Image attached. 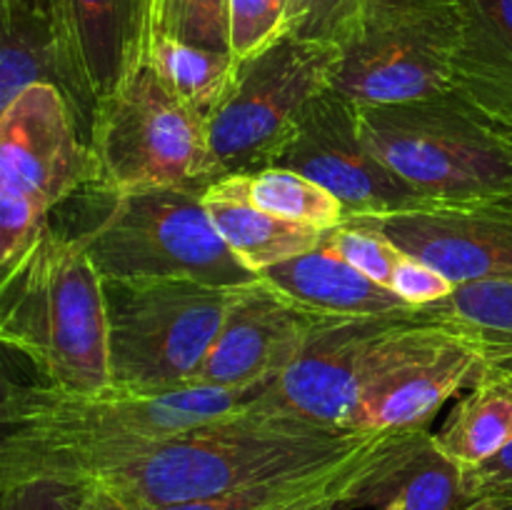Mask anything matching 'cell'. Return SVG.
I'll list each match as a JSON object with an SVG mask.
<instances>
[{"instance_id":"f546056e","label":"cell","mask_w":512,"mask_h":510,"mask_svg":"<svg viewBox=\"0 0 512 510\" xmlns=\"http://www.w3.org/2000/svg\"><path fill=\"white\" fill-rule=\"evenodd\" d=\"M288 35L285 0H230V53L238 63L255 58Z\"/></svg>"},{"instance_id":"ba28073f","label":"cell","mask_w":512,"mask_h":510,"mask_svg":"<svg viewBox=\"0 0 512 510\" xmlns=\"http://www.w3.org/2000/svg\"><path fill=\"white\" fill-rule=\"evenodd\" d=\"M88 143L95 158L88 188L208 190L220 178L208 123L165 88L148 60L100 100Z\"/></svg>"},{"instance_id":"cb8c5ba5","label":"cell","mask_w":512,"mask_h":510,"mask_svg":"<svg viewBox=\"0 0 512 510\" xmlns=\"http://www.w3.org/2000/svg\"><path fill=\"white\" fill-rule=\"evenodd\" d=\"M145 60L165 88L205 123L215 118L233 93L240 68L233 53L200 48L165 33L150 35Z\"/></svg>"},{"instance_id":"d6986e66","label":"cell","mask_w":512,"mask_h":510,"mask_svg":"<svg viewBox=\"0 0 512 510\" xmlns=\"http://www.w3.org/2000/svg\"><path fill=\"white\" fill-rule=\"evenodd\" d=\"M453 90L512 133V0H458Z\"/></svg>"},{"instance_id":"f1b7e54d","label":"cell","mask_w":512,"mask_h":510,"mask_svg":"<svg viewBox=\"0 0 512 510\" xmlns=\"http://www.w3.org/2000/svg\"><path fill=\"white\" fill-rule=\"evenodd\" d=\"M288 35L343 48L363 23V0H285Z\"/></svg>"},{"instance_id":"484cf974","label":"cell","mask_w":512,"mask_h":510,"mask_svg":"<svg viewBox=\"0 0 512 510\" xmlns=\"http://www.w3.org/2000/svg\"><path fill=\"white\" fill-rule=\"evenodd\" d=\"M423 310L473 333L488 355L512 350V280L458 285L448 298Z\"/></svg>"},{"instance_id":"30bf717a","label":"cell","mask_w":512,"mask_h":510,"mask_svg":"<svg viewBox=\"0 0 512 510\" xmlns=\"http://www.w3.org/2000/svg\"><path fill=\"white\" fill-rule=\"evenodd\" d=\"M340 45L283 35L243 60L233 93L208 123L220 178L275 165L318 95L330 90Z\"/></svg>"},{"instance_id":"9a60e30c","label":"cell","mask_w":512,"mask_h":510,"mask_svg":"<svg viewBox=\"0 0 512 510\" xmlns=\"http://www.w3.org/2000/svg\"><path fill=\"white\" fill-rule=\"evenodd\" d=\"M70 73L78 88L80 123L90 138L100 100L138 68L153 35L150 0H53Z\"/></svg>"},{"instance_id":"7a4b0ae2","label":"cell","mask_w":512,"mask_h":510,"mask_svg":"<svg viewBox=\"0 0 512 510\" xmlns=\"http://www.w3.org/2000/svg\"><path fill=\"white\" fill-rule=\"evenodd\" d=\"M375 433L320 428L243 403L228 415L160 440L88 483L125 508L188 503L343 458Z\"/></svg>"},{"instance_id":"8992f818","label":"cell","mask_w":512,"mask_h":510,"mask_svg":"<svg viewBox=\"0 0 512 510\" xmlns=\"http://www.w3.org/2000/svg\"><path fill=\"white\" fill-rule=\"evenodd\" d=\"M93 183V150L73 105L55 85H33L0 110L3 278L28 258L50 213Z\"/></svg>"},{"instance_id":"603a6c76","label":"cell","mask_w":512,"mask_h":510,"mask_svg":"<svg viewBox=\"0 0 512 510\" xmlns=\"http://www.w3.org/2000/svg\"><path fill=\"white\" fill-rule=\"evenodd\" d=\"M433 440L463 470L500 453L512 440V375L490 368L460 398Z\"/></svg>"},{"instance_id":"d4e9b609","label":"cell","mask_w":512,"mask_h":510,"mask_svg":"<svg viewBox=\"0 0 512 510\" xmlns=\"http://www.w3.org/2000/svg\"><path fill=\"white\" fill-rule=\"evenodd\" d=\"M235 175H238L245 195L258 208L268 210L278 218L313 225L320 230H333L350 220L348 210L330 190H325L323 185L298 170L268 165V168L253 170V173Z\"/></svg>"},{"instance_id":"83f0119b","label":"cell","mask_w":512,"mask_h":510,"mask_svg":"<svg viewBox=\"0 0 512 510\" xmlns=\"http://www.w3.org/2000/svg\"><path fill=\"white\" fill-rule=\"evenodd\" d=\"M153 33L230 53V0H165Z\"/></svg>"},{"instance_id":"5bb4252c","label":"cell","mask_w":512,"mask_h":510,"mask_svg":"<svg viewBox=\"0 0 512 510\" xmlns=\"http://www.w3.org/2000/svg\"><path fill=\"white\" fill-rule=\"evenodd\" d=\"M370 220L455 285L512 280V195L425 203Z\"/></svg>"},{"instance_id":"836d02e7","label":"cell","mask_w":512,"mask_h":510,"mask_svg":"<svg viewBox=\"0 0 512 510\" xmlns=\"http://www.w3.org/2000/svg\"><path fill=\"white\" fill-rule=\"evenodd\" d=\"M440 3H455V0H363V15L385 13V10L425 8V5H440Z\"/></svg>"},{"instance_id":"7402d4cb","label":"cell","mask_w":512,"mask_h":510,"mask_svg":"<svg viewBox=\"0 0 512 510\" xmlns=\"http://www.w3.org/2000/svg\"><path fill=\"white\" fill-rule=\"evenodd\" d=\"M468 503L463 468L435 445L428 430L360 498V505L378 510H460Z\"/></svg>"},{"instance_id":"2e32d148","label":"cell","mask_w":512,"mask_h":510,"mask_svg":"<svg viewBox=\"0 0 512 510\" xmlns=\"http://www.w3.org/2000/svg\"><path fill=\"white\" fill-rule=\"evenodd\" d=\"M315 320L260 280L245 285L215 335L195 385L258 393L298 358Z\"/></svg>"},{"instance_id":"4fadbf2b","label":"cell","mask_w":512,"mask_h":510,"mask_svg":"<svg viewBox=\"0 0 512 510\" xmlns=\"http://www.w3.org/2000/svg\"><path fill=\"white\" fill-rule=\"evenodd\" d=\"M415 310L370 318H318L298 358L245 403L270 415L348 430L360 365L370 343L390 323Z\"/></svg>"},{"instance_id":"6da1fadb","label":"cell","mask_w":512,"mask_h":510,"mask_svg":"<svg viewBox=\"0 0 512 510\" xmlns=\"http://www.w3.org/2000/svg\"><path fill=\"white\" fill-rule=\"evenodd\" d=\"M255 393L190 385L178 390L105 388L98 393L5 378L0 405V485L30 478L88 483L160 440L228 415Z\"/></svg>"},{"instance_id":"ab89813d","label":"cell","mask_w":512,"mask_h":510,"mask_svg":"<svg viewBox=\"0 0 512 510\" xmlns=\"http://www.w3.org/2000/svg\"><path fill=\"white\" fill-rule=\"evenodd\" d=\"M315 510H345V508H343V505L333 503V505H320V508H315Z\"/></svg>"},{"instance_id":"ffe728a7","label":"cell","mask_w":512,"mask_h":510,"mask_svg":"<svg viewBox=\"0 0 512 510\" xmlns=\"http://www.w3.org/2000/svg\"><path fill=\"white\" fill-rule=\"evenodd\" d=\"M203 203L230 253L255 275L318 248L328 233L258 208L245 195L238 175H225L210 183Z\"/></svg>"},{"instance_id":"4dcf8cb0","label":"cell","mask_w":512,"mask_h":510,"mask_svg":"<svg viewBox=\"0 0 512 510\" xmlns=\"http://www.w3.org/2000/svg\"><path fill=\"white\" fill-rule=\"evenodd\" d=\"M90 485L58 478H30L0 485V510H88Z\"/></svg>"},{"instance_id":"7c38bea8","label":"cell","mask_w":512,"mask_h":510,"mask_svg":"<svg viewBox=\"0 0 512 510\" xmlns=\"http://www.w3.org/2000/svg\"><path fill=\"white\" fill-rule=\"evenodd\" d=\"M275 165L298 170L335 195L350 218H385L423 208L425 200L393 173L365 140L353 100L325 90Z\"/></svg>"},{"instance_id":"e575fe53","label":"cell","mask_w":512,"mask_h":510,"mask_svg":"<svg viewBox=\"0 0 512 510\" xmlns=\"http://www.w3.org/2000/svg\"><path fill=\"white\" fill-rule=\"evenodd\" d=\"M88 510H125V508L118 503V500H113L110 495H105L103 490H98V488H93V485H90Z\"/></svg>"},{"instance_id":"e0dca14e","label":"cell","mask_w":512,"mask_h":510,"mask_svg":"<svg viewBox=\"0 0 512 510\" xmlns=\"http://www.w3.org/2000/svg\"><path fill=\"white\" fill-rule=\"evenodd\" d=\"M425 430V428H423ZM423 430H378L368 443L343 458L260 480L230 493L158 508L125 510H315L320 505L358 508L370 485L415 443Z\"/></svg>"},{"instance_id":"52a82bcc","label":"cell","mask_w":512,"mask_h":510,"mask_svg":"<svg viewBox=\"0 0 512 510\" xmlns=\"http://www.w3.org/2000/svg\"><path fill=\"white\" fill-rule=\"evenodd\" d=\"M243 288L183 278L105 280L113 388L158 393L195 385Z\"/></svg>"},{"instance_id":"8fae6325","label":"cell","mask_w":512,"mask_h":510,"mask_svg":"<svg viewBox=\"0 0 512 510\" xmlns=\"http://www.w3.org/2000/svg\"><path fill=\"white\" fill-rule=\"evenodd\" d=\"M458 43V0L368 13L340 48L330 90L355 105L410 103L450 93Z\"/></svg>"},{"instance_id":"8d00e7d4","label":"cell","mask_w":512,"mask_h":510,"mask_svg":"<svg viewBox=\"0 0 512 510\" xmlns=\"http://www.w3.org/2000/svg\"><path fill=\"white\" fill-rule=\"evenodd\" d=\"M3 8H33V10H53V0H0Z\"/></svg>"},{"instance_id":"277c9868","label":"cell","mask_w":512,"mask_h":510,"mask_svg":"<svg viewBox=\"0 0 512 510\" xmlns=\"http://www.w3.org/2000/svg\"><path fill=\"white\" fill-rule=\"evenodd\" d=\"M90 218L73 238L103 280L183 278L240 288L258 280L225 245L195 188H83Z\"/></svg>"},{"instance_id":"3957f363","label":"cell","mask_w":512,"mask_h":510,"mask_svg":"<svg viewBox=\"0 0 512 510\" xmlns=\"http://www.w3.org/2000/svg\"><path fill=\"white\" fill-rule=\"evenodd\" d=\"M0 338L48 383L98 393L110 380L105 280L73 235L45 228L28 258L0 280Z\"/></svg>"},{"instance_id":"5b68a950","label":"cell","mask_w":512,"mask_h":510,"mask_svg":"<svg viewBox=\"0 0 512 510\" xmlns=\"http://www.w3.org/2000/svg\"><path fill=\"white\" fill-rule=\"evenodd\" d=\"M358 113L373 153L425 203L512 195V133L455 90Z\"/></svg>"},{"instance_id":"74e56055","label":"cell","mask_w":512,"mask_h":510,"mask_svg":"<svg viewBox=\"0 0 512 510\" xmlns=\"http://www.w3.org/2000/svg\"><path fill=\"white\" fill-rule=\"evenodd\" d=\"M490 368H498V370H503V373L512 375V350L510 353L490 355Z\"/></svg>"},{"instance_id":"d6a6232c","label":"cell","mask_w":512,"mask_h":510,"mask_svg":"<svg viewBox=\"0 0 512 510\" xmlns=\"http://www.w3.org/2000/svg\"><path fill=\"white\" fill-rule=\"evenodd\" d=\"M463 490L468 500L498 498L512 503V440L485 463L463 470Z\"/></svg>"},{"instance_id":"d590c367","label":"cell","mask_w":512,"mask_h":510,"mask_svg":"<svg viewBox=\"0 0 512 510\" xmlns=\"http://www.w3.org/2000/svg\"><path fill=\"white\" fill-rule=\"evenodd\" d=\"M460 510H512L510 500H498V498H480L470 500L468 505H463Z\"/></svg>"},{"instance_id":"f35d334b","label":"cell","mask_w":512,"mask_h":510,"mask_svg":"<svg viewBox=\"0 0 512 510\" xmlns=\"http://www.w3.org/2000/svg\"><path fill=\"white\" fill-rule=\"evenodd\" d=\"M150 3H153V28H155V18H158V10L165 0H150Z\"/></svg>"},{"instance_id":"4316f807","label":"cell","mask_w":512,"mask_h":510,"mask_svg":"<svg viewBox=\"0 0 512 510\" xmlns=\"http://www.w3.org/2000/svg\"><path fill=\"white\" fill-rule=\"evenodd\" d=\"M325 243L343 255L350 265L363 270L375 283L390 288L398 265L403 263L408 250L400 248L375 220L350 218L338 228L325 233Z\"/></svg>"},{"instance_id":"1f68e13d","label":"cell","mask_w":512,"mask_h":510,"mask_svg":"<svg viewBox=\"0 0 512 510\" xmlns=\"http://www.w3.org/2000/svg\"><path fill=\"white\" fill-rule=\"evenodd\" d=\"M455 288L458 285L448 275H443L438 268H433L430 263H425V260L415 258L410 253L398 265V270L393 275V283H390V290L398 293L413 308H428V305L440 303Z\"/></svg>"},{"instance_id":"9c48e42d","label":"cell","mask_w":512,"mask_h":510,"mask_svg":"<svg viewBox=\"0 0 512 510\" xmlns=\"http://www.w3.org/2000/svg\"><path fill=\"white\" fill-rule=\"evenodd\" d=\"M490 370L488 348L423 308L390 323L360 365L348 430H423Z\"/></svg>"},{"instance_id":"ac0fdd59","label":"cell","mask_w":512,"mask_h":510,"mask_svg":"<svg viewBox=\"0 0 512 510\" xmlns=\"http://www.w3.org/2000/svg\"><path fill=\"white\" fill-rule=\"evenodd\" d=\"M258 280L315 318H370L415 310L398 293L350 265L325 238L318 248L263 270Z\"/></svg>"},{"instance_id":"44dd1931","label":"cell","mask_w":512,"mask_h":510,"mask_svg":"<svg viewBox=\"0 0 512 510\" xmlns=\"http://www.w3.org/2000/svg\"><path fill=\"white\" fill-rule=\"evenodd\" d=\"M33 85H55L70 100L80 120L78 88L70 73L63 35L53 10L3 8L0 110L8 108L23 90Z\"/></svg>"}]
</instances>
